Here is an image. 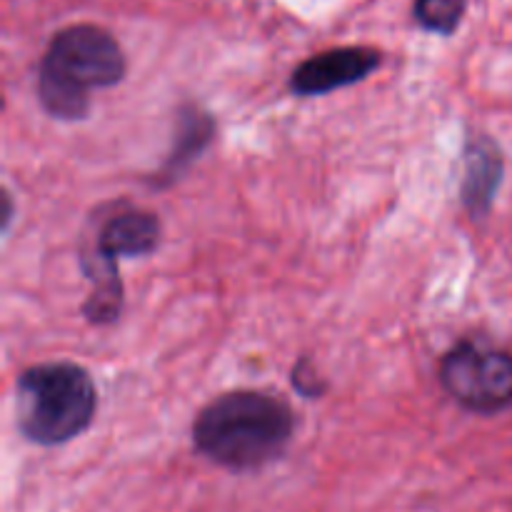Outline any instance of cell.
<instances>
[{"instance_id":"7a4b0ae2","label":"cell","mask_w":512,"mask_h":512,"mask_svg":"<svg viewBox=\"0 0 512 512\" xmlns=\"http://www.w3.org/2000/svg\"><path fill=\"white\" fill-rule=\"evenodd\" d=\"M125 78V55L105 28L68 25L50 40L38 70L40 105L58 120H83L90 93Z\"/></svg>"},{"instance_id":"5b68a950","label":"cell","mask_w":512,"mask_h":512,"mask_svg":"<svg viewBox=\"0 0 512 512\" xmlns=\"http://www.w3.org/2000/svg\"><path fill=\"white\" fill-rule=\"evenodd\" d=\"M380 63H383V55L375 48H365V45L325 50V53L313 55L293 70L290 90L298 98L328 95L333 90L348 88V85L365 80L380 68Z\"/></svg>"},{"instance_id":"277c9868","label":"cell","mask_w":512,"mask_h":512,"mask_svg":"<svg viewBox=\"0 0 512 512\" xmlns=\"http://www.w3.org/2000/svg\"><path fill=\"white\" fill-rule=\"evenodd\" d=\"M445 393L470 413L495 415L512 405V353L478 340H463L440 363Z\"/></svg>"},{"instance_id":"30bf717a","label":"cell","mask_w":512,"mask_h":512,"mask_svg":"<svg viewBox=\"0 0 512 512\" xmlns=\"http://www.w3.org/2000/svg\"><path fill=\"white\" fill-rule=\"evenodd\" d=\"M293 385L298 393L308 395V398H318L323 393V383H320V375L315 373L313 363L308 358H300L293 368Z\"/></svg>"},{"instance_id":"ba28073f","label":"cell","mask_w":512,"mask_h":512,"mask_svg":"<svg viewBox=\"0 0 512 512\" xmlns=\"http://www.w3.org/2000/svg\"><path fill=\"white\" fill-rule=\"evenodd\" d=\"M215 138V120L213 115L205 113L198 105H183L178 113V123H175V140L170 148L168 160L163 168L153 175L155 188H168L180 175L205 153Z\"/></svg>"},{"instance_id":"6da1fadb","label":"cell","mask_w":512,"mask_h":512,"mask_svg":"<svg viewBox=\"0 0 512 512\" xmlns=\"http://www.w3.org/2000/svg\"><path fill=\"white\" fill-rule=\"evenodd\" d=\"M295 435L285 400L260 390H235L205 405L193 423V443L220 468L248 473L283 458Z\"/></svg>"},{"instance_id":"8992f818","label":"cell","mask_w":512,"mask_h":512,"mask_svg":"<svg viewBox=\"0 0 512 512\" xmlns=\"http://www.w3.org/2000/svg\"><path fill=\"white\" fill-rule=\"evenodd\" d=\"M160 243V220L148 210H120L110 215L98 233L93 255L118 265L120 258H143Z\"/></svg>"},{"instance_id":"52a82bcc","label":"cell","mask_w":512,"mask_h":512,"mask_svg":"<svg viewBox=\"0 0 512 512\" xmlns=\"http://www.w3.org/2000/svg\"><path fill=\"white\" fill-rule=\"evenodd\" d=\"M503 183V153L488 135H473L465 145L463 205L473 218H483L493 208Z\"/></svg>"},{"instance_id":"9c48e42d","label":"cell","mask_w":512,"mask_h":512,"mask_svg":"<svg viewBox=\"0 0 512 512\" xmlns=\"http://www.w3.org/2000/svg\"><path fill=\"white\" fill-rule=\"evenodd\" d=\"M468 0H415V20L430 33L453 35L463 20Z\"/></svg>"},{"instance_id":"3957f363","label":"cell","mask_w":512,"mask_h":512,"mask_svg":"<svg viewBox=\"0 0 512 512\" xmlns=\"http://www.w3.org/2000/svg\"><path fill=\"white\" fill-rule=\"evenodd\" d=\"M95 383L75 363H40L18 375V428L43 448L70 443L93 423Z\"/></svg>"}]
</instances>
